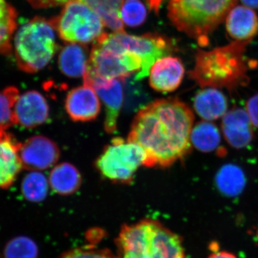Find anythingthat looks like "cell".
Returning <instances> with one entry per match:
<instances>
[{"mask_svg":"<svg viewBox=\"0 0 258 258\" xmlns=\"http://www.w3.org/2000/svg\"><path fill=\"white\" fill-rule=\"evenodd\" d=\"M194 120L191 108L179 99L157 100L138 112L127 140L144 149L146 167H169L191 152Z\"/></svg>","mask_w":258,"mask_h":258,"instance_id":"cell-1","label":"cell"},{"mask_svg":"<svg viewBox=\"0 0 258 258\" xmlns=\"http://www.w3.org/2000/svg\"><path fill=\"white\" fill-rule=\"evenodd\" d=\"M115 244L119 258L186 257L180 236L152 219L123 225Z\"/></svg>","mask_w":258,"mask_h":258,"instance_id":"cell-2","label":"cell"},{"mask_svg":"<svg viewBox=\"0 0 258 258\" xmlns=\"http://www.w3.org/2000/svg\"><path fill=\"white\" fill-rule=\"evenodd\" d=\"M247 42L235 41L209 51L199 50L189 76L203 88L235 89L249 81L244 51Z\"/></svg>","mask_w":258,"mask_h":258,"instance_id":"cell-3","label":"cell"},{"mask_svg":"<svg viewBox=\"0 0 258 258\" xmlns=\"http://www.w3.org/2000/svg\"><path fill=\"white\" fill-rule=\"evenodd\" d=\"M238 0H170L168 17L180 32L206 46L212 33Z\"/></svg>","mask_w":258,"mask_h":258,"instance_id":"cell-4","label":"cell"},{"mask_svg":"<svg viewBox=\"0 0 258 258\" xmlns=\"http://www.w3.org/2000/svg\"><path fill=\"white\" fill-rule=\"evenodd\" d=\"M55 30L52 19L41 17H35L19 28L14 41L19 69L27 74H35L50 62L57 48Z\"/></svg>","mask_w":258,"mask_h":258,"instance_id":"cell-5","label":"cell"},{"mask_svg":"<svg viewBox=\"0 0 258 258\" xmlns=\"http://www.w3.org/2000/svg\"><path fill=\"white\" fill-rule=\"evenodd\" d=\"M140 57L106 41L103 37L95 42L83 76L84 83L93 81L125 79L142 69Z\"/></svg>","mask_w":258,"mask_h":258,"instance_id":"cell-6","label":"cell"},{"mask_svg":"<svg viewBox=\"0 0 258 258\" xmlns=\"http://www.w3.org/2000/svg\"><path fill=\"white\" fill-rule=\"evenodd\" d=\"M52 21L60 38L70 43L96 42L104 34V23L99 15L79 0L64 5L60 14Z\"/></svg>","mask_w":258,"mask_h":258,"instance_id":"cell-7","label":"cell"},{"mask_svg":"<svg viewBox=\"0 0 258 258\" xmlns=\"http://www.w3.org/2000/svg\"><path fill=\"white\" fill-rule=\"evenodd\" d=\"M145 161L146 154L142 147L117 137L97 159L96 166L103 177L114 183L128 184Z\"/></svg>","mask_w":258,"mask_h":258,"instance_id":"cell-8","label":"cell"},{"mask_svg":"<svg viewBox=\"0 0 258 258\" xmlns=\"http://www.w3.org/2000/svg\"><path fill=\"white\" fill-rule=\"evenodd\" d=\"M105 40L122 50L132 52L140 57L142 69L135 75L134 81L147 77L152 64L164 56L169 55L172 51V45L160 35L146 34L135 36L125 32H114L103 35Z\"/></svg>","mask_w":258,"mask_h":258,"instance_id":"cell-9","label":"cell"},{"mask_svg":"<svg viewBox=\"0 0 258 258\" xmlns=\"http://www.w3.org/2000/svg\"><path fill=\"white\" fill-rule=\"evenodd\" d=\"M20 156L23 169L41 171L55 165L60 152L53 141L43 136H35L20 144Z\"/></svg>","mask_w":258,"mask_h":258,"instance_id":"cell-10","label":"cell"},{"mask_svg":"<svg viewBox=\"0 0 258 258\" xmlns=\"http://www.w3.org/2000/svg\"><path fill=\"white\" fill-rule=\"evenodd\" d=\"M50 107L43 95L28 91L19 96L14 107L15 124L25 128H36L48 119Z\"/></svg>","mask_w":258,"mask_h":258,"instance_id":"cell-11","label":"cell"},{"mask_svg":"<svg viewBox=\"0 0 258 258\" xmlns=\"http://www.w3.org/2000/svg\"><path fill=\"white\" fill-rule=\"evenodd\" d=\"M123 80L93 81L87 83L96 91L104 104L106 109L104 129L109 134H113L116 131L118 116L123 106L124 100Z\"/></svg>","mask_w":258,"mask_h":258,"instance_id":"cell-12","label":"cell"},{"mask_svg":"<svg viewBox=\"0 0 258 258\" xmlns=\"http://www.w3.org/2000/svg\"><path fill=\"white\" fill-rule=\"evenodd\" d=\"M64 108L74 121H91L99 115L101 101L91 86L83 84L69 91L64 101Z\"/></svg>","mask_w":258,"mask_h":258,"instance_id":"cell-13","label":"cell"},{"mask_svg":"<svg viewBox=\"0 0 258 258\" xmlns=\"http://www.w3.org/2000/svg\"><path fill=\"white\" fill-rule=\"evenodd\" d=\"M185 69L179 57L166 56L152 64L149 71V84L159 93L173 92L184 79Z\"/></svg>","mask_w":258,"mask_h":258,"instance_id":"cell-14","label":"cell"},{"mask_svg":"<svg viewBox=\"0 0 258 258\" xmlns=\"http://www.w3.org/2000/svg\"><path fill=\"white\" fill-rule=\"evenodd\" d=\"M253 127L247 111L242 108H233L222 117L224 137L226 142L235 149H244L252 142Z\"/></svg>","mask_w":258,"mask_h":258,"instance_id":"cell-15","label":"cell"},{"mask_svg":"<svg viewBox=\"0 0 258 258\" xmlns=\"http://www.w3.org/2000/svg\"><path fill=\"white\" fill-rule=\"evenodd\" d=\"M33 8H52L67 4L73 0H27ZM99 15L103 23L115 32H124L123 22L118 15L123 0H79Z\"/></svg>","mask_w":258,"mask_h":258,"instance_id":"cell-16","label":"cell"},{"mask_svg":"<svg viewBox=\"0 0 258 258\" xmlns=\"http://www.w3.org/2000/svg\"><path fill=\"white\" fill-rule=\"evenodd\" d=\"M20 142L12 134H0V189L9 188L15 182L22 169Z\"/></svg>","mask_w":258,"mask_h":258,"instance_id":"cell-17","label":"cell"},{"mask_svg":"<svg viewBox=\"0 0 258 258\" xmlns=\"http://www.w3.org/2000/svg\"><path fill=\"white\" fill-rule=\"evenodd\" d=\"M225 19L227 31L235 41L248 43L257 34V17L248 7H234Z\"/></svg>","mask_w":258,"mask_h":258,"instance_id":"cell-18","label":"cell"},{"mask_svg":"<svg viewBox=\"0 0 258 258\" xmlns=\"http://www.w3.org/2000/svg\"><path fill=\"white\" fill-rule=\"evenodd\" d=\"M197 114L204 120L212 121L222 118L228 111V101L216 88H204L195 95L193 102Z\"/></svg>","mask_w":258,"mask_h":258,"instance_id":"cell-19","label":"cell"},{"mask_svg":"<svg viewBox=\"0 0 258 258\" xmlns=\"http://www.w3.org/2000/svg\"><path fill=\"white\" fill-rule=\"evenodd\" d=\"M48 181L54 192L61 196H69L76 193L81 187L82 176L76 166L64 162L52 169Z\"/></svg>","mask_w":258,"mask_h":258,"instance_id":"cell-20","label":"cell"},{"mask_svg":"<svg viewBox=\"0 0 258 258\" xmlns=\"http://www.w3.org/2000/svg\"><path fill=\"white\" fill-rule=\"evenodd\" d=\"M88 59L87 49L79 43L64 47L58 56V67L64 76L70 78L83 77Z\"/></svg>","mask_w":258,"mask_h":258,"instance_id":"cell-21","label":"cell"},{"mask_svg":"<svg viewBox=\"0 0 258 258\" xmlns=\"http://www.w3.org/2000/svg\"><path fill=\"white\" fill-rule=\"evenodd\" d=\"M246 176L240 166L233 164L222 166L215 176V184L218 191L227 198H235L243 191L246 186Z\"/></svg>","mask_w":258,"mask_h":258,"instance_id":"cell-22","label":"cell"},{"mask_svg":"<svg viewBox=\"0 0 258 258\" xmlns=\"http://www.w3.org/2000/svg\"><path fill=\"white\" fill-rule=\"evenodd\" d=\"M191 145L203 152L217 150L221 143V135L217 125L208 120L198 122L191 132Z\"/></svg>","mask_w":258,"mask_h":258,"instance_id":"cell-23","label":"cell"},{"mask_svg":"<svg viewBox=\"0 0 258 258\" xmlns=\"http://www.w3.org/2000/svg\"><path fill=\"white\" fill-rule=\"evenodd\" d=\"M16 10L6 0H0V54H11V40L17 27Z\"/></svg>","mask_w":258,"mask_h":258,"instance_id":"cell-24","label":"cell"},{"mask_svg":"<svg viewBox=\"0 0 258 258\" xmlns=\"http://www.w3.org/2000/svg\"><path fill=\"white\" fill-rule=\"evenodd\" d=\"M48 188L46 176L38 171H32L24 177L21 191L25 200L31 203H40L47 198Z\"/></svg>","mask_w":258,"mask_h":258,"instance_id":"cell-25","label":"cell"},{"mask_svg":"<svg viewBox=\"0 0 258 258\" xmlns=\"http://www.w3.org/2000/svg\"><path fill=\"white\" fill-rule=\"evenodd\" d=\"M39 249L36 242L25 235L13 237L5 244L3 258H38Z\"/></svg>","mask_w":258,"mask_h":258,"instance_id":"cell-26","label":"cell"},{"mask_svg":"<svg viewBox=\"0 0 258 258\" xmlns=\"http://www.w3.org/2000/svg\"><path fill=\"white\" fill-rule=\"evenodd\" d=\"M19 96V90L14 86L0 91V134L15 124L14 107Z\"/></svg>","mask_w":258,"mask_h":258,"instance_id":"cell-27","label":"cell"},{"mask_svg":"<svg viewBox=\"0 0 258 258\" xmlns=\"http://www.w3.org/2000/svg\"><path fill=\"white\" fill-rule=\"evenodd\" d=\"M119 18L128 26L137 27L147 18V10L140 0H123L120 6Z\"/></svg>","mask_w":258,"mask_h":258,"instance_id":"cell-28","label":"cell"},{"mask_svg":"<svg viewBox=\"0 0 258 258\" xmlns=\"http://www.w3.org/2000/svg\"><path fill=\"white\" fill-rule=\"evenodd\" d=\"M59 258H119L107 249L77 247L64 252Z\"/></svg>","mask_w":258,"mask_h":258,"instance_id":"cell-29","label":"cell"},{"mask_svg":"<svg viewBox=\"0 0 258 258\" xmlns=\"http://www.w3.org/2000/svg\"><path fill=\"white\" fill-rule=\"evenodd\" d=\"M246 111L252 125L258 128V93L249 98L246 103Z\"/></svg>","mask_w":258,"mask_h":258,"instance_id":"cell-30","label":"cell"},{"mask_svg":"<svg viewBox=\"0 0 258 258\" xmlns=\"http://www.w3.org/2000/svg\"><path fill=\"white\" fill-rule=\"evenodd\" d=\"M208 258H237L235 254L232 252H227L225 250L213 251Z\"/></svg>","mask_w":258,"mask_h":258,"instance_id":"cell-31","label":"cell"},{"mask_svg":"<svg viewBox=\"0 0 258 258\" xmlns=\"http://www.w3.org/2000/svg\"><path fill=\"white\" fill-rule=\"evenodd\" d=\"M147 1L150 10L155 12L156 13H158L164 0H147Z\"/></svg>","mask_w":258,"mask_h":258,"instance_id":"cell-32","label":"cell"},{"mask_svg":"<svg viewBox=\"0 0 258 258\" xmlns=\"http://www.w3.org/2000/svg\"><path fill=\"white\" fill-rule=\"evenodd\" d=\"M244 6L251 9H258V0H241Z\"/></svg>","mask_w":258,"mask_h":258,"instance_id":"cell-33","label":"cell"},{"mask_svg":"<svg viewBox=\"0 0 258 258\" xmlns=\"http://www.w3.org/2000/svg\"><path fill=\"white\" fill-rule=\"evenodd\" d=\"M256 236H257V240H258V229H257V234H256Z\"/></svg>","mask_w":258,"mask_h":258,"instance_id":"cell-34","label":"cell"},{"mask_svg":"<svg viewBox=\"0 0 258 258\" xmlns=\"http://www.w3.org/2000/svg\"><path fill=\"white\" fill-rule=\"evenodd\" d=\"M0 258H1V257H0Z\"/></svg>","mask_w":258,"mask_h":258,"instance_id":"cell-35","label":"cell"}]
</instances>
